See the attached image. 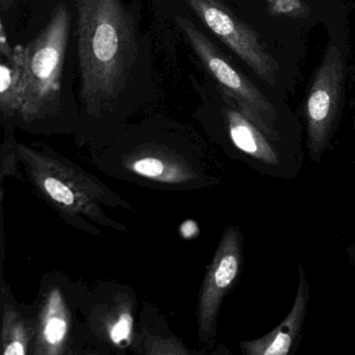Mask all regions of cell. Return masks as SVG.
Instances as JSON below:
<instances>
[{
    "mask_svg": "<svg viewBox=\"0 0 355 355\" xmlns=\"http://www.w3.org/2000/svg\"><path fill=\"white\" fill-rule=\"evenodd\" d=\"M80 98L99 113L123 94L138 53L136 26L121 0H76Z\"/></svg>",
    "mask_w": 355,
    "mask_h": 355,
    "instance_id": "obj_1",
    "label": "cell"
},
{
    "mask_svg": "<svg viewBox=\"0 0 355 355\" xmlns=\"http://www.w3.org/2000/svg\"><path fill=\"white\" fill-rule=\"evenodd\" d=\"M70 26L69 11L60 3L38 36L24 45L26 92L20 110L24 119L42 116L60 103Z\"/></svg>",
    "mask_w": 355,
    "mask_h": 355,
    "instance_id": "obj_2",
    "label": "cell"
},
{
    "mask_svg": "<svg viewBox=\"0 0 355 355\" xmlns=\"http://www.w3.org/2000/svg\"><path fill=\"white\" fill-rule=\"evenodd\" d=\"M176 22L205 69L217 80L224 93L234 99L239 110L268 137L282 143V135L276 126L277 111L271 101L188 18L178 16Z\"/></svg>",
    "mask_w": 355,
    "mask_h": 355,
    "instance_id": "obj_3",
    "label": "cell"
},
{
    "mask_svg": "<svg viewBox=\"0 0 355 355\" xmlns=\"http://www.w3.org/2000/svg\"><path fill=\"white\" fill-rule=\"evenodd\" d=\"M344 83V61L336 45H330L315 73L305 105L307 147L311 161L319 163L329 147L338 124Z\"/></svg>",
    "mask_w": 355,
    "mask_h": 355,
    "instance_id": "obj_4",
    "label": "cell"
},
{
    "mask_svg": "<svg viewBox=\"0 0 355 355\" xmlns=\"http://www.w3.org/2000/svg\"><path fill=\"white\" fill-rule=\"evenodd\" d=\"M187 3L202 24L259 78L275 84L277 64L259 42L257 33L236 17L222 0H187Z\"/></svg>",
    "mask_w": 355,
    "mask_h": 355,
    "instance_id": "obj_5",
    "label": "cell"
},
{
    "mask_svg": "<svg viewBox=\"0 0 355 355\" xmlns=\"http://www.w3.org/2000/svg\"><path fill=\"white\" fill-rule=\"evenodd\" d=\"M228 134L246 162L263 175L292 180L298 175L303 157L290 153L255 125L240 110L226 107L224 111Z\"/></svg>",
    "mask_w": 355,
    "mask_h": 355,
    "instance_id": "obj_6",
    "label": "cell"
},
{
    "mask_svg": "<svg viewBox=\"0 0 355 355\" xmlns=\"http://www.w3.org/2000/svg\"><path fill=\"white\" fill-rule=\"evenodd\" d=\"M242 257V232L239 228L230 227L224 232L201 294L200 324L205 334L213 330L222 300L240 273Z\"/></svg>",
    "mask_w": 355,
    "mask_h": 355,
    "instance_id": "obj_7",
    "label": "cell"
},
{
    "mask_svg": "<svg viewBox=\"0 0 355 355\" xmlns=\"http://www.w3.org/2000/svg\"><path fill=\"white\" fill-rule=\"evenodd\" d=\"M298 286L292 309L282 323L265 336L241 343L243 354L288 355L296 351L309 301V284L301 263H298Z\"/></svg>",
    "mask_w": 355,
    "mask_h": 355,
    "instance_id": "obj_8",
    "label": "cell"
},
{
    "mask_svg": "<svg viewBox=\"0 0 355 355\" xmlns=\"http://www.w3.org/2000/svg\"><path fill=\"white\" fill-rule=\"evenodd\" d=\"M26 92L24 45L14 47L12 55L1 57L0 66V109L3 115L20 112Z\"/></svg>",
    "mask_w": 355,
    "mask_h": 355,
    "instance_id": "obj_9",
    "label": "cell"
},
{
    "mask_svg": "<svg viewBox=\"0 0 355 355\" xmlns=\"http://www.w3.org/2000/svg\"><path fill=\"white\" fill-rule=\"evenodd\" d=\"M67 320L64 313L61 295L60 293H53L49 299L44 321L42 323L43 340L49 346H60L67 336Z\"/></svg>",
    "mask_w": 355,
    "mask_h": 355,
    "instance_id": "obj_10",
    "label": "cell"
},
{
    "mask_svg": "<svg viewBox=\"0 0 355 355\" xmlns=\"http://www.w3.org/2000/svg\"><path fill=\"white\" fill-rule=\"evenodd\" d=\"M135 173L143 176V178H150V180H171L175 178L172 170L166 166L164 162L157 157H141L138 161L134 162L132 165Z\"/></svg>",
    "mask_w": 355,
    "mask_h": 355,
    "instance_id": "obj_11",
    "label": "cell"
},
{
    "mask_svg": "<svg viewBox=\"0 0 355 355\" xmlns=\"http://www.w3.org/2000/svg\"><path fill=\"white\" fill-rule=\"evenodd\" d=\"M42 184L44 192L58 205L68 207L76 205V195L63 180L51 175L43 178Z\"/></svg>",
    "mask_w": 355,
    "mask_h": 355,
    "instance_id": "obj_12",
    "label": "cell"
},
{
    "mask_svg": "<svg viewBox=\"0 0 355 355\" xmlns=\"http://www.w3.org/2000/svg\"><path fill=\"white\" fill-rule=\"evenodd\" d=\"M132 323H134V320L130 313H121L118 318L117 322L110 329V338L112 342L114 344L119 345L128 340L132 334Z\"/></svg>",
    "mask_w": 355,
    "mask_h": 355,
    "instance_id": "obj_13",
    "label": "cell"
},
{
    "mask_svg": "<svg viewBox=\"0 0 355 355\" xmlns=\"http://www.w3.org/2000/svg\"><path fill=\"white\" fill-rule=\"evenodd\" d=\"M271 10L282 15L298 16L304 14L306 7L300 3V0H268Z\"/></svg>",
    "mask_w": 355,
    "mask_h": 355,
    "instance_id": "obj_14",
    "label": "cell"
},
{
    "mask_svg": "<svg viewBox=\"0 0 355 355\" xmlns=\"http://www.w3.org/2000/svg\"><path fill=\"white\" fill-rule=\"evenodd\" d=\"M24 336L22 334H17V331L12 336L11 340L6 344L5 351L3 354L5 355H24L26 352V343H24Z\"/></svg>",
    "mask_w": 355,
    "mask_h": 355,
    "instance_id": "obj_15",
    "label": "cell"
},
{
    "mask_svg": "<svg viewBox=\"0 0 355 355\" xmlns=\"http://www.w3.org/2000/svg\"><path fill=\"white\" fill-rule=\"evenodd\" d=\"M346 255L348 257L349 261H350L351 266L355 270V245H350V246L347 247Z\"/></svg>",
    "mask_w": 355,
    "mask_h": 355,
    "instance_id": "obj_16",
    "label": "cell"
},
{
    "mask_svg": "<svg viewBox=\"0 0 355 355\" xmlns=\"http://www.w3.org/2000/svg\"><path fill=\"white\" fill-rule=\"evenodd\" d=\"M14 0H0V5H1V9L3 11H7L11 8L12 3Z\"/></svg>",
    "mask_w": 355,
    "mask_h": 355,
    "instance_id": "obj_17",
    "label": "cell"
}]
</instances>
